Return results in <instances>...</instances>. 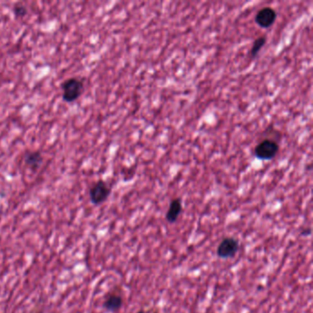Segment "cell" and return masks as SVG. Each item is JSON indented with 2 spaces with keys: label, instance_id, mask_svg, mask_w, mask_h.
<instances>
[{
  "label": "cell",
  "instance_id": "3",
  "mask_svg": "<svg viewBox=\"0 0 313 313\" xmlns=\"http://www.w3.org/2000/svg\"><path fill=\"white\" fill-rule=\"evenodd\" d=\"M111 194V187L104 180H99L89 190L90 202L95 206H100L106 202Z\"/></svg>",
  "mask_w": 313,
  "mask_h": 313
},
{
  "label": "cell",
  "instance_id": "4",
  "mask_svg": "<svg viewBox=\"0 0 313 313\" xmlns=\"http://www.w3.org/2000/svg\"><path fill=\"white\" fill-rule=\"evenodd\" d=\"M239 248L240 245L237 239L228 236L223 238L222 242H220L216 254L221 259H231L237 255Z\"/></svg>",
  "mask_w": 313,
  "mask_h": 313
},
{
  "label": "cell",
  "instance_id": "8",
  "mask_svg": "<svg viewBox=\"0 0 313 313\" xmlns=\"http://www.w3.org/2000/svg\"><path fill=\"white\" fill-rule=\"evenodd\" d=\"M183 210L182 200L179 198L171 200L169 208L166 214V221L169 223H175L179 218L180 214Z\"/></svg>",
  "mask_w": 313,
  "mask_h": 313
},
{
  "label": "cell",
  "instance_id": "12",
  "mask_svg": "<svg viewBox=\"0 0 313 313\" xmlns=\"http://www.w3.org/2000/svg\"><path fill=\"white\" fill-rule=\"evenodd\" d=\"M137 313H146V312H145V311H144L143 309H140V310H139V311H138Z\"/></svg>",
  "mask_w": 313,
  "mask_h": 313
},
{
  "label": "cell",
  "instance_id": "6",
  "mask_svg": "<svg viewBox=\"0 0 313 313\" xmlns=\"http://www.w3.org/2000/svg\"><path fill=\"white\" fill-rule=\"evenodd\" d=\"M23 162L29 170L37 172L43 166V154L39 151H28L24 154Z\"/></svg>",
  "mask_w": 313,
  "mask_h": 313
},
{
  "label": "cell",
  "instance_id": "1",
  "mask_svg": "<svg viewBox=\"0 0 313 313\" xmlns=\"http://www.w3.org/2000/svg\"><path fill=\"white\" fill-rule=\"evenodd\" d=\"M62 100L67 103H73L80 98L84 91V81L76 77H71L65 81L61 85Z\"/></svg>",
  "mask_w": 313,
  "mask_h": 313
},
{
  "label": "cell",
  "instance_id": "11",
  "mask_svg": "<svg viewBox=\"0 0 313 313\" xmlns=\"http://www.w3.org/2000/svg\"><path fill=\"white\" fill-rule=\"evenodd\" d=\"M310 234H311V229L310 228H307V229H304L301 231L302 236H309Z\"/></svg>",
  "mask_w": 313,
  "mask_h": 313
},
{
  "label": "cell",
  "instance_id": "5",
  "mask_svg": "<svg viewBox=\"0 0 313 313\" xmlns=\"http://www.w3.org/2000/svg\"><path fill=\"white\" fill-rule=\"evenodd\" d=\"M275 19H276L275 10L269 7H266L256 13L255 22L261 28H268L275 23Z\"/></svg>",
  "mask_w": 313,
  "mask_h": 313
},
{
  "label": "cell",
  "instance_id": "7",
  "mask_svg": "<svg viewBox=\"0 0 313 313\" xmlns=\"http://www.w3.org/2000/svg\"><path fill=\"white\" fill-rule=\"evenodd\" d=\"M123 305V298L118 293H109L105 298L103 308L109 312H117Z\"/></svg>",
  "mask_w": 313,
  "mask_h": 313
},
{
  "label": "cell",
  "instance_id": "2",
  "mask_svg": "<svg viewBox=\"0 0 313 313\" xmlns=\"http://www.w3.org/2000/svg\"><path fill=\"white\" fill-rule=\"evenodd\" d=\"M278 152V143L270 139H266L256 145L255 148V156L262 161H269L275 158Z\"/></svg>",
  "mask_w": 313,
  "mask_h": 313
},
{
  "label": "cell",
  "instance_id": "10",
  "mask_svg": "<svg viewBox=\"0 0 313 313\" xmlns=\"http://www.w3.org/2000/svg\"><path fill=\"white\" fill-rule=\"evenodd\" d=\"M13 13L16 18H23L28 14V9L22 4H16L13 8Z\"/></svg>",
  "mask_w": 313,
  "mask_h": 313
},
{
  "label": "cell",
  "instance_id": "9",
  "mask_svg": "<svg viewBox=\"0 0 313 313\" xmlns=\"http://www.w3.org/2000/svg\"><path fill=\"white\" fill-rule=\"evenodd\" d=\"M266 43V36H260V37L256 39L255 43L253 44V46H252L251 52H250L251 53V58L254 59V58H256L257 56V54L261 51L262 48L265 46Z\"/></svg>",
  "mask_w": 313,
  "mask_h": 313
}]
</instances>
